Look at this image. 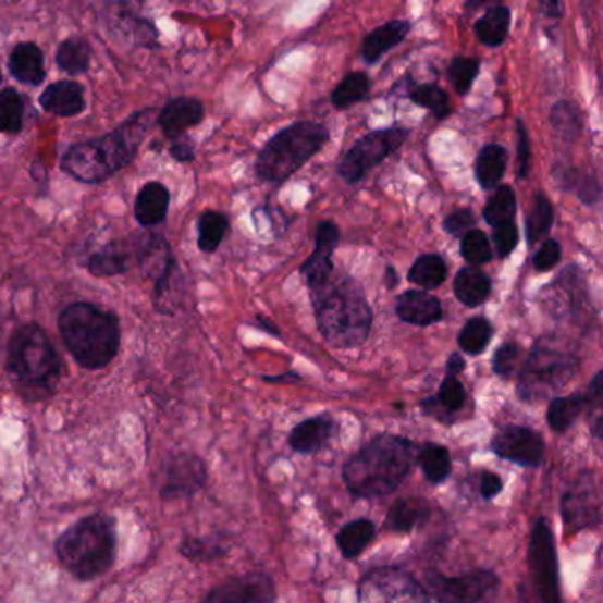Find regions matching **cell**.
Returning <instances> with one entry per match:
<instances>
[{
    "label": "cell",
    "mask_w": 603,
    "mask_h": 603,
    "mask_svg": "<svg viewBox=\"0 0 603 603\" xmlns=\"http://www.w3.org/2000/svg\"><path fill=\"white\" fill-rule=\"evenodd\" d=\"M257 324H259L260 330H266L268 333H271L273 336H279L280 339V330L276 328V325L271 324V321L269 319H264V317H257Z\"/></svg>",
    "instance_id": "6125c7cd"
},
{
    "label": "cell",
    "mask_w": 603,
    "mask_h": 603,
    "mask_svg": "<svg viewBox=\"0 0 603 603\" xmlns=\"http://www.w3.org/2000/svg\"><path fill=\"white\" fill-rule=\"evenodd\" d=\"M393 95L406 96L421 109L429 110L438 121L450 118L453 112L448 93L443 87H439L438 84H418L410 75L396 82Z\"/></svg>",
    "instance_id": "d6986e66"
},
{
    "label": "cell",
    "mask_w": 603,
    "mask_h": 603,
    "mask_svg": "<svg viewBox=\"0 0 603 603\" xmlns=\"http://www.w3.org/2000/svg\"><path fill=\"white\" fill-rule=\"evenodd\" d=\"M460 255L472 266L487 264L492 259L491 241L485 232L471 229L463 234Z\"/></svg>",
    "instance_id": "bcb514c9"
},
{
    "label": "cell",
    "mask_w": 603,
    "mask_h": 603,
    "mask_svg": "<svg viewBox=\"0 0 603 603\" xmlns=\"http://www.w3.org/2000/svg\"><path fill=\"white\" fill-rule=\"evenodd\" d=\"M335 432L336 423L331 416H313L310 420L302 421L291 430L288 446L294 452L310 455V453L324 448L325 444L330 443L331 438L335 435Z\"/></svg>",
    "instance_id": "7402d4cb"
},
{
    "label": "cell",
    "mask_w": 603,
    "mask_h": 603,
    "mask_svg": "<svg viewBox=\"0 0 603 603\" xmlns=\"http://www.w3.org/2000/svg\"><path fill=\"white\" fill-rule=\"evenodd\" d=\"M170 192L165 184L152 181L138 192L135 200V218L141 226H155L163 222L169 212Z\"/></svg>",
    "instance_id": "484cf974"
},
{
    "label": "cell",
    "mask_w": 603,
    "mask_h": 603,
    "mask_svg": "<svg viewBox=\"0 0 603 603\" xmlns=\"http://www.w3.org/2000/svg\"><path fill=\"white\" fill-rule=\"evenodd\" d=\"M509 27H512V11L503 4L489 5L485 14L475 24V34L481 45L500 48L508 39Z\"/></svg>",
    "instance_id": "f1b7e54d"
},
{
    "label": "cell",
    "mask_w": 603,
    "mask_h": 603,
    "mask_svg": "<svg viewBox=\"0 0 603 603\" xmlns=\"http://www.w3.org/2000/svg\"><path fill=\"white\" fill-rule=\"evenodd\" d=\"M554 223V208L547 195L537 192L531 204V211L526 218V236L528 245L533 246L545 239Z\"/></svg>",
    "instance_id": "74e56055"
},
{
    "label": "cell",
    "mask_w": 603,
    "mask_h": 603,
    "mask_svg": "<svg viewBox=\"0 0 603 603\" xmlns=\"http://www.w3.org/2000/svg\"><path fill=\"white\" fill-rule=\"evenodd\" d=\"M376 534H378V528L372 520L356 519L340 529L336 534V545L345 559H354L368 547V543L372 542Z\"/></svg>",
    "instance_id": "4dcf8cb0"
},
{
    "label": "cell",
    "mask_w": 603,
    "mask_h": 603,
    "mask_svg": "<svg viewBox=\"0 0 603 603\" xmlns=\"http://www.w3.org/2000/svg\"><path fill=\"white\" fill-rule=\"evenodd\" d=\"M494 194L487 200L485 209H483V220L491 226L500 225V223L512 222L517 214V197L515 192L508 184L495 186Z\"/></svg>",
    "instance_id": "b9f144b4"
},
{
    "label": "cell",
    "mask_w": 603,
    "mask_h": 603,
    "mask_svg": "<svg viewBox=\"0 0 603 603\" xmlns=\"http://www.w3.org/2000/svg\"><path fill=\"white\" fill-rule=\"evenodd\" d=\"M57 66L67 75H84L90 66V45L84 38L73 36L57 48Z\"/></svg>",
    "instance_id": "e575fe53"
},
{
    "label": "cell",
    "mask_w": 603,
    "mask_h": 603,
    "mask_svg": "<svg viewBox=\"0 0 603 603\" xmlns=\"http://www.w3.org/2000/svg\"><path fill=\"white\" fill-rule=\"evenodd\" d=\"M170 155L175 161H192L195 158L194 140L188 137L172 138V146H170Z\"/></svg>",
    "instance_id": "11a10c76"
},
{
    "label": "cell",
    "mask_w": 603,
    "mask_h": 603,
    "mask_svg": "<svg viewBox=\"0 0 603 603\" xmlns=\"http://www.w3.org/2000/svg\"><path fill=\"white\" fill-rule=\"evenodd\" d=\"M586 396L570 395L552 398L547 409V423L557 434H565L584 413Z\"/></svg>",
    "instance_id": "836d02e7"
},
{
    "label": "cell",
    "mask_w": 603,
    "mask_h": 603,
    "mask_svg": "<svg viewBox=\"0 0 603 603\" xmlns=\"http://www.w3.org/2000/svg\"><path fill=\"white\" fill-rule=\"evenodd\" d=\"M480 59L477 57H453L448 66V78L458 95L466 96L480 75Z\"/></svg>",
    "instance_id": "f6af8a7d"
},
{
    "label": "cell",
    "mask_w": 603,
    "mask_h": 603,
    "mask_svg": "<svg viewBox=\"0 0 603 603\" xmlns=\"http://www.w3.org/2000/svg\"><path fill=\"white\" fill-rule=\"evenodd\" d=\"M503 491V480L495 472H483L480 480V492L483 500H494L495 495H500Z\"/></svg>",
    "instance_id": "9f6ffc18"
},
{
    "label": "cell",
    "mask_w": 603,
    "mask_h": 603,
    "mask_svg": "<svg viewBox=\"0 0 603 603\" xmlns=\"http://www.w3.org/2000/svg\"><path fill=\"white\" fill-rule=\"evenodd\" d=\"M424 584L429 599L435 602L477 603L494 596L500 579L491 570H472L458 577H444L429 570Z\"/></svg>",
    "instance_id": "8fae6325"
},
{
    "label": "cell",
    "mask_w": 603,
    "mask_h": 603,
    "mask_svg": "<svg viewBox=\"0 0 603 603\" xmlns=\"http://www.w3.org/2000/svg\"><path fill=\"white\" fill-rule=\"evenodd\" d=\"M87 269L93 276L109 279L126 273L130 269V254L119 243H110L101 250L90 255Z\"/></svg>",
    "instance_id": "1f68e13d"
},
{
    "label": "cell",
    "mask_w": 603,
    "mask_h": 603,
    "mask_svg": "<svg viewBox=\"0 0 603 603\" xmlns=\"http://www.w3.org/2000/svg\"><path fill=\"white\" fill-rule=\"evenodd\" d=\"M268 382H293V381H299V376L297 373L288 372L283 373V376H279V378H264Z\"/></svg>",
    "instance_id": "e7e4bbea"
},
{
    "label": "cell",
    "mask_w": 603,
    "mask_h": 603,
    "mask_svg": "<svg viewBox=\"0 0 603 603\" xmlns=\"http://www.w3.org/2000/svg\"><path fill=\"white\" fill-rule=\"evenodd\" d=\"M574 192H576L577 197L580 198V202L586 204V206L599 204L600 197H602V186H600V181L596 180V175L593 174L579 175Z\"/></svg>",
    "instance_id": "db71d44e"
},
{
    "label": "cell",
    "mask_w": 603,
    "mask_h": 603,
    "mask_svg": "<svg viewBox=\"0 0 603 603\" xmlns=\"http://www.w3.org/2000/svg\"><path fill=\"white\" fill-rule=\"evenodd\" d=\"M57 325L67 353L81 367L98 370L118 356L121 325L113 311L93 303H73L59 313Z\"/></svg>",
    "instance_id": "277c9868"
},
{
    "label": "cell",
    "mask_w": 603,
    "mask_h": 603,
    "mask_svg": "<svg viewBox=\"0 0 603 603\" xmlns=\"http://www.w3.org/2000/svg\"><path fill=\"white\" fill-rule=\"evenodd\" d=\"M396 316L407 324L430 325L443 319L438 297L423 291H406L396 299Z\"/></svg>",
    "instance_id": "603a6c76"
},
{
    "label": "cell",
    "mask_w": 603,
    "mask_h": 603,
    "mask_svg": "<svg viewBox=\"0 0 603 603\" xmlns=\"http://www.w3.org/2000/svg\"><path fill=\"white\" fill-rule=\"evenodd\" d=\"M563 519L570 531L594 528L602 519V495L593 472H582L562 495Z\"/></svg>",
    "instance_id": "4fadbf2b"
},
{
    "label": "cell",
    "mask_w": 603,
    "mask_h": 603,
    "mask_svg": "<svg viewBox=\"0 0 603 603\" xmlns=\"http://www.w3.org/2000/svg\"><path fill=\"white\" fill-rule=\"evenodd\" d=\"M591 434L594 435L596 439H602L603 435V418L602 415L594 416L593 420H591Z\"/></svg>",
    "instance_id": "be15d7a7"
},
{
    "label": "cell",
    "mask_w": 603,
    "mask_h": 603,
    "mask_svg": "<svg viewBox=\"0 0 603 603\" xmlns=\"http://www.w3.org/2000/svg\"><path fill=\"white\" fill-rule=\"evenodd\" d=\"M104 22L119 36L130 38L138 47H156L158 30L151 22L141 19L135 0H110L104 10Z\"/></svg>",
    "instance_id": "2e32d148"
},
{
    "label": "cell",
    "mask_w": 603,
    "mask_h": 603,
    "mask_svg": "<svg viewBox=\"0 0 603 603\" xmlns=\"http://www.w3.org/2000/svg\"><path fill=\"white\" fill-rule=\"evenodd\" d=\"M226 547L222 543L208 540V538H186L181 543V554L192 562H211L225 556Z\"/></svg>",
    "instance_id": "7dc6e473"
},
{
    "label": "cell",
    "mask_w": 603,
    "mask_h": 603,
    "mask_svg": "<svg viewBox=\"0 0 603 603\" xmlns=\"http://www.w3.org/2000/svg\"><path fill=\"white\" fill-rule=\"evenodd\" d=\"M562 259V246L556 239H547L543 243L542 248L534 254L533 268L540 273L551 271L554 266Z\"/></svg>",
    "instance_id": "816d5d0a"
},
{
    "label": "cell",
    "mask_w": 603,
    "mask_h": 603,
    "mask_svg": "<svg viewBox=\"0 0 603 603\" xmlns=\"http://www.w3.org/2000/svg\"><path fill=\"white\" fill-rule=\"evenodd\" d=\"M409 135V127L402 126L384 127V130L367 133L364 137L358 138L340 160L339 169H336L340 177L345 183H359L370 170L381 165L382 161L395 155L406 144Z\"/></svg>",
    "instance_id": "9c48e42d"
},
{
    "label": "cell",
    "mask_w": 603,
    "mask_h": 603,
    "mask_svg": "<svg viewBox=\"0 0 603 603\" xmlns=\"http://www.w3.org/2000/svg\"><path fill=\"white\" fill-rule=\"evenodd\" d=\"M310 291L317 325L328 344L336 349H354L367 342L372 308L358 280L333 269L321 285Z\"/></svg>",
    "instance_id": "7a4b0ae2"
},
{
    "label": "cell",
    "mask_w": 603,
    "mask_h": 603,
    "mask_svg": "<svg viewBox=\"0 0 603 603\" xmlns=\"http://www.w3.org/2000/svg\"><path fill=\"white\" fill-rule=\"evenodd\" d=\"M370 95V78L364 71H356L345 76L339 87L331 93V103L339 110L350 109L354 104L364 103Z\"/></svg>",
    "instance_id": "ab89813d"
},
{
    "label": "cell",
    "mask_w": 603,
    "mask_h": 603,
    "mask_svg": "<svg viewBox=\"0 0 603 603\" xmlns=\"http://www.w3.org/2000/svg\"><path fill=\"white\" fill-rule=\"evenodd\" d=\"M464 368H466V361L458 353L452 354L448 361H446V373L448 376H458V373L464 372Z\"/></svg>",
    "instance_id": "91938a15"
},
{
    "label": "cell",
    "mask_w": 603,
    "mask_h": 603,
    "mask_svg": "<svg viewBox=\"0 0 603 603\" xmlns=\"http://www.w3.org/2000/svg\"><path fill=\"white\" fill-rule=\"evenodd\" d=\"M492 333H494V328L485 317H472L460 330L458 347L471 356L485 353L487 347L491 344Z\"/></svg>",
    "instance_id": "7bdbcfd3"
},
{
    "label": "cell",
    "mask_w": 603,
    "mask_h": 603,
    "mask_svg": "<svg viewBox=\"0 0 603 603\" xmlns=\"http://www.w3.org/2000/svg\"><path fill=\"white\" fill-rule=\"evenodd\" d=\"M477 225V218L471 209H457L444 220V231L452 236H463L467 231H471Z\"/></svg>",
    "instance_id": "f5cc1de1"
},
{
    "label": "cell",
    "mask_w": 603,
    "mask_h": 603,
    "mask_svg": "<svg viewBox=\"0 0 603 603\" xmlns=\"http://www.w3.org/2000/svg\"><path fill=\"white\" fill-rule=\"evenodd\" d=\"M359 602H430L423 586L409 571L382 566L361 579Z\"/></svg>",
    "instance_id": "7c38bea8"
},
{
    "label": "cell",
    "mask_w": 603,
    "mask_h": 603,
    "mask_svg": "<svg viewBox=\"0 0 603 603\" xmlns=\"http://www.w3.org/2000/svg\"><path fill=\"white\" fill-rule=\"evenodd\" d=\"M500 2H503V0H466L464 10H466V13H475L481 8H489V5L500 4Z\"/></svg>",
    "instance_id": "94428289"
},
{
    "label": "cell",
    "mask_w": 603,
    "mask_h": 603,
    "mask_svg": "<svg viewBox=\"0 0 603 603\" xmlns=\"http://www.w3.org/2000/svg\"><path fill=\"white\" fill-rule=\"evenodd\" d=\"M508 165V151L500 144H487L478 152L475 161V177L481 189H494L505 177Z\"/></svg>",
    "instance_id": "f546056e"
},
{
    "label": "cell",
    "mask_w": 603,
    "mask_h": 603,
    "mask_svg": "<svg viewBox=\"0 0 603 603\" xmlns=\"http://www.w3.org/2000/svg\"><path fill=\"white\" fill-rule=\"evenodd\" d=\"M11 376L28 390L52 392L61 379V358L38 324L20 325L8 345Z\"/></svg>",
    "instance_id": "52a82bcc"
},
{
    "label": "cell",
    "mask_w": 603,
    "mask_h": 603,
    "mask_svg": "<svg viewBox=\"0 0 603 603\" xmlns=\"http://www.w3.org/2000/svg\"><path fill=\"white\" fill-rule=\"evenodd\" d=\"M386 279H387V287H390V288L395 287L396 282H398V280H396L395 269H393V268H387L386 269Z\"/></svg>",
    "instance_id": "03108f58"
},
{
    "label": "cell",
    "mask_w": 603,
    "mask_h": 603,
    "mask_svg": "<svg viewBox=\"0 0 603 603\" xmlns=\"http://www.w3.org/2000/svg\"><path fill=\"white\" fill-rule=\"evenodd\" d=\"M276 599L273 580L266 574H246L226 580L206 596L209 603H266Z\"/></svg>",
    "instance_id": "e0dca14e"
},
{
    "label": "cell",
    "mask_w": 603,
    "mask_h": 603,
    "mask_svg": "<svg viewBox=\"0 0 603 603\" xmlns=\"http://www.w3.org/2000/svg\"><path fill=\"white\" fill-rule=\"evenodd\" d=\"M8 66H10L11 76L20 84L38 87L47 76L41 48L36 42L25 41L16 45L11 52Z\"/></svg>",
    "instance_id": "cb8c5ba5"
},
{
    "label": "cell",
    "mask_w": 603,
    "mask_h": 603,
    "mask_svg": "<svg viewBox=\"0 0 603 603\" xmlns=\"http://www.w3.org/2000/svg\"><path fill=\"white\" fill-rule=\"evenodd\" d=\"M517 180H528L531 172V138L522 119H517Z\"/></svg>",
    "instance_id": "681fc988"
},
{
    "label": "cell",
    "mask_w": 603,
    "mask_h": 603,
    "mask_svg": "<svg viewBox=\"0 0 603 603\" xmlns=\"http://www.w3.org/2000/svg\"><path fill=\"white\" fill-rule=\"evenodd\" d=\"M39 104L45 112L59 118H75L85 110L84 87L73 81L53 82L42 90Z\"/></svg>",
    "instance_id": "44dd1931"
},
{
    "label": "cell",
    "mask_w": 603,
    "mask_h": 603,
    "mask_svg": "<svg viewBox=\"0 0 603 603\" xmlns=\"http://www.w3.org/2000/svg\"><path fill=\"white\" fill-rule=\"evenodd\" d=\"M520 358V345L509 342V344L501 345L500 349L495 350L494 359H492V368L494 373H497L501 379H509L517 370V364Z\"/></svg>",
    "instance_id": "c3c4849f"
},
{
    "label": "cell",
    "mask_w": 603,
    "mask_h": 603,
    "mask_svg": "<svg viewBox=\"0 0 603 603\" xmlns=\"http://www.w3.org/2000/svg\"><path fill=\"white\" fill-rule=\"evenodd\" d=\"M410 24L406 20H392L381 27L373 28L361 45V57L367 64H376L381 61L384 53L398 47L409 34Z\"/></svg>",
    "instance_id": "d4e9b609"
},
{
    "label": "cell",
    "mask_w": 603,
    "mask_h": 603,
    "mask_svg": "<svg viewBox=\"0 0 603 603\" xmlns=\"http://www.w3.org/2000/svg\"><path fill=\"white\" fill-rule=\"evenodd\" d=\"M0 84H2V73H0Z\"/></svg>",
    "instance_id": "003e7915"
},
{
    "label": "cell",
    "mask_w": 603,
    "mask_h": 603,
    "mask_svg": "<svg viewBox=\"0 0 603 603\" xmlns=\"http://www.w3.org/2000/svg\"><path fill=\"white\" fill-rule=\"evenodd\" d=\"M156 119L165 133V137L177 138L184 135L189 127L202 123L204 104L202 101L195 98L170 99Z\"/></svg>",
    "instance_id": "ffe728a7"
},
{
    "label": "cell",
    "mask_w": 603,
    "mask_h": 603,
    "mask_svg": "<svg viewBox=\"0 0 603 603\" xmlns=\"http://www.w3.org/2000/svg\"><path fill=\"white\" fill-rule=\"evenodd\" d=\"M579 367L576 353L563 347L562 340L542 336L526 359L517 382V395L526 404H537L554 395L571 381Z\"/></svg>",
    "instance_id": "ba28073f"
},
{
    "label": "cell",
    "mask_w": 603,
    "mask_h": 603,
    "mask_svg": "<svg viewBox=\"0 0 603 603\" xmlns=\"http://www.w3.org/2000/svg\"><path fill=\"white\" fill-rule=\"evenodd\" d=\"M528 556L531 579L540 602H559L562 593H559L556 542H554L551 524L545 517H540L531 529Z\"/></svg>",
    "instance_id": "30bf717a"
},
{
    "label": "cell",
    "mask_w": 603,
    "mask_h": 603,
    "mask_svg": "<svg viewBox=\"0 0 603 603\" xmlns=\"http://www.w3.org/2000/svg\"><path fill=\"white\" fill-rule=\"evenodd\" d=\"M466 404V387L458 381L457 376L444 378L443 384L439 387L438 396H429L421 401V409L424 415L435 416L439 421H446V416L463 409Z\"/></svg>",
    "instance_id": "4316f807"
},
{
    "label": "cell",
    "mask_w": 603,
    "mask_h": 603,
    "mask_svg": "<svg viewBox=\"0 0 603 603\" xmlns=\"http://www.w3.org/2000/svg\"><path fill=\"white\" fill-rule=\"evenodd\" d=\"M492 229H494L492 239H494L495 250H497L501 259H505L515 250V246L519 245V229L515 225L514 220L500 223V225L492 226Z\"/></svg>",
    "instance_id": "f907efd6"
},
{
    "label": "cell",
    "mask_w": 603,
    "mask_h": 603,
    "mask_svg": "<svg viewBox=\"0 0 603 603\" xmlns=\"http://www.w3.org/2000/svg\"><path fill=\"white\" fill-rule=\"evenodd\" d=\"M538 5H540L543 16H547V19L559 20L565 14L563 0H538Z\"/></svg>",
    "instance_id": "680465c9"
},
{
    "label": "cell",
    "mask_w": 603,
    "mask_h": 603,
    "mask_svg": "<svg viewBox=\"0 0 603 603\" xmlns=\"http://www.w3.org/2000/svg\"><path fill=\"white\" fill-rule=\"evenodd\" d=\"M418 446L401 435L381 434L365 444L344 467V481L354 497H381L402 485L413 469Z\"/></svg>",
    "instance_id": "3957f363"
},
{
    "label": "cell",
    "mask_w": 603,
    "mask_h": 603,
    "mask_svg": "<svg viewBox=\"0 0 603 603\" xmlns=\"http://www.w3.org/2000/svg\"><path fill=\"white\" fill-rule=\"evenodd\" d=\"M453 291L458 302L466 307H480L492 293V282L477 266H469L458 271L453 280Z\"/></svg>",
    "instance_id": "83f0119b"
},
{
    "label": "cell",
    "mask_w": 603,
    "mask_h": 603,
    "mask_svg": "<svg viewBox=\"0 0 603 603\" xmlns=\"http://www.w3.org/2000/svg\"><path fill=\"white\" fill-rule=\"evenodd\" d=\"M330 140L322 123L297 121L283 127L260 149L255 161V174L266 183H283L321 151Z\"/></svg>",
    "instance_id": "8992f818"
},
{
    "label": "cell",
    "mask_w": 603,
    "mask_h": 603,
    "mask_svg": "<svg viewBox=\"0 0 603 603\" xmlns=\"http://www.w3.org/2000/svg\"><path fill=\"white\" fill-rule=\"evenodd\" d=\"M446 276H448V266L438 254L421 255L409 271V282L427 291L441 287Z\"/></svg>",
    "instance_id": "f35d334b"
},
{
    "label": "cell",
    "mask_w": 603,
    "mask_h": 603,
    "mask_svg": "<svg viewBox=\"0 0 603 603\" xmlns=\"http://www.w3.org/2000/svg\"><path fill=\"white\" fill-rule=\"evenodd\" d=\"M197 245L206 254H212L222 245L223 237L229 232V218L223 212L204 211L197 222Z\"/></svg>",
    "instance_id": "60d3db41"
},
{
    "label": "cell",
    "mask_w": 603,
    "mask_h": 603,
    "mask_svg": "<svg viewBox=\"0 0 603 603\" xmlns=\"http://www.w3.org/2000/svg\"><path fill=\"white\" fill-rule=\"evenodd\" d=\"M492 452L508 463L522 467H540L545 460V441L537 430L519 424H506L494 435Z\"/></svg>",
    "instance_id": "5bb4252c"
},
{
    "label": "cell",
    "mask_w": 603,
    "mask_h": 603,
    "mask_svg": "<svg viewBox=\"0 0 603 603\" xmlns=\"http://www.w3.org/2000/svg\"><path fill=\"white\" fill-rule=\"evenodd\" d=\"M586 407H593V409H602L603 401V373L599 372L594 376L593 381L588 386V393H586Z\"/></svg>",
    "instance_id": "6f0895ef"
},
{
    "label": "cell",
    "mask_w": 603,
    "mask_h": 603,
    "mask_svg": "<svg viewBox=\"0 0 603 603\" xmlns=\"http://www.w3.org/2000/svg\"><path fill=\"white\" fill-rule=\"evenodd\" d=\"M416 457H418V464H420L424 478L434 485L448 480L452 475V457H450L448 448H444L443 444H423L416 453Z\"/></svg>",
    "instance_id": "d590c367"
},
{
    "label": "cell",
    "mask_w": 603,
    "mask_h": 603,
    "mask_svg": "<svg viewBox=\"0 0 603 603\" xmlns=\"http://www.w3.org/2000/svg\"><path fill=\"white\" fill-rule=\"evenodd\" d=\"M24 98L14 89L0 93V132L19 133L24 126Z\"/></svg>",
    "instance_id": "ee69618b"
},
{
    "label": "cell",
    "mask_w": 603,
    "mask_h": 603,
    "mask_svg": "<svg viewBox=\"0 0 603 603\" xmlns=\"http://www.w3.org/2000/svg\"><path fill=\"white\" fill-rule=\"evenodd\" d=\"M208 480V469L202 458L192 453H180L167 466L165 483L161 487L163 500H181L189 497L202 489Z\"/></svg>",
    "instance_id": "9a60e30c"
},
{
    "label": "cell",
    "mask_w": 603,
    "mask_h": 603,
    "mask_svg": "<svg viewBox=\"0 0 603 603\" xmlns=\"http://www.w3.org/2000/svg\"><path fill=\"white\" fill-rule=\"evenodd\" d=\"M156 118L155 109L140 110L103 137L71 146L61 169L81 183H103L135 158Z\"/></svg>",
    "instance_id": "6da1fadb"
},
{
    "label": "cell",
    "mask_w": 603,
    "mask_h": 603,
    "mask_svg": "<svg viewBox=\"0 0 603 603\" xmlns=\"http://www.w3.org/2000/svg\"><path fill=\"white\" fill-rule=\"evenodd\" d=\"M549 123L565 141H576L584 127L582 112L574 101H568V99L557 101L552 107L551 113H549Z\"/></svg>",
    "instance_id": "8d00e7d4"
},
{
    "label": "cell",
    "mask_w": 603,
    "mask_h": 603,
    "mask_svg": "<svg viewBox=\"0 0 603 603\" xmlns=\"http://www.w3.org/2000/svg\"><path fill=\"white\" fill-rule=\"evenodd\" d=\"M429 515L430 508L423 501L398 500L387 512L384 528L392 529L393 533H410Z\"/></svg>",
    "instance_id": "d6a6232c"
},
{
    "label": "cell",
    "mask_w": 603,
    "mask_h": 603,
    "mask_svg": "<svg viewBox=\"0 0 603 603\" xmlns=\"http://www.w3.org/2000/svg\"><path fill=\"white\" fill-rule=\"evenodd\" d=\"M56 554L75 579L104 576L118 554V522L107 514L87 515L57 538Z\"/></svg>",
    "instance_id": "5b68a950"
},
{
    "label": "cell",
    "mask_w": 603,
    "mask_h": 603,
    "mask_svg": "<svg viewBox=\"0 0 603 603\" xmlns=\"http://www.w3.org/2000/svg\"><path fill=\"white\" fill-rule=\"evenodd\" d=\"M339 226L333 222H321L317 226L316 250L302 266V274L308 287L313 288L321 285L331 273H333V251L339 245Z\"/></svg>",
    "instance_id": "ac0fdd59"
}]
</instances>
